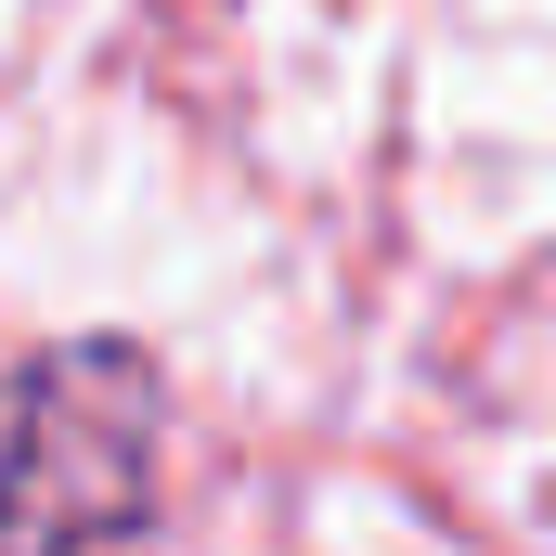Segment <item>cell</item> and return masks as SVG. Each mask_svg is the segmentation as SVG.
<instances>
[{"label": "cell", "mask_w": 556, "mask_h": 556, "mask_svg": "<svg viewBox=\"0 0 556 556\" xmlns=\"http://www.w3.org/2000/svg\"><path fill=\"white\" fill-rule=\"evenodd\" d=\"M168 402L117 337H65L0 376V556H142Z\"/></svg>", "instance_id": "cell-1"}]
</instances>
